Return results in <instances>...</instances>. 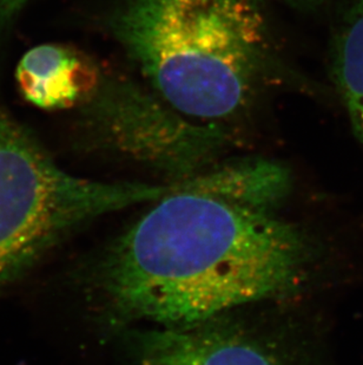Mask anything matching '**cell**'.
<instances>
[{"label": "cell", "mask_w": 363, "mask_h": 365, "mask_svg": "<svg viewBox=\"0 0 363 365\" xmlns=\"http://www.w3.org/2000/svg\"><path fill=\"white\" fill-rule=\"evenodd\" d=\"M288 168L246 159L177 180L83 272L110 327H183L278 299L305 279L312 247L275 207Z\"/></svg>", "instance_id": "1"}, {"label": "cell", "mask_w": 363, "mask_h": 365, "mask_svg": "<svg viewBox=\"0 0 363 365\" xmlns=\"http://www.w3.org/2000/svg\"><path fill=\"white\" fill-rule=\"evenodd\" d=\"M111 26L158 96L202 123L246 110L269 59L258 0H125Z\"/></svg>", "instance_id": "2"}, {"label": "cell", "mask_w": 363, "mask_h": 365, "mask_svg": "<svg viewBox=\"0 0 363 365\" xmlns=\"http://www.w3.org/2000/svg\"><path fill=\"white\" fill-rule=\"evenodd\" d=\"M168 190L167 185L73 175L0 108V289L31 271L79 226L154 202Z\"/></svg>", "instance_id": "3"}, {"label": "cell", "mask_w": 363, "mask_h": 365, "mask_svg": "<svg viewBox=\"0 0 363 365\" xmlns=\"http://www.w3.org/2000/svg\"><path fill=\"white\" fill-rule=\"evenodd\" d=\"M86 104L100 145L177 180L217 165L233 145L224 124L190 121L129 81H102Z\"/></svg>", "instance_id": "4"}, {"label": "cell", "mask_w": 363, "mask_h": 365, "mask_svg": "<svg viewBox=\"0 0 363 365\" xmlns=\"http://www.w3.org/2000/svg\"><path fill=\"white\" fill-rule=\"evenodd\" d=\"M137 365H298L274 345L219 318L154 327L138 341Z\"/></svg>", "instance_id": "5"}, {"label": "cell", "mask_w": 363, "mask_h": 365, "mask_svg": "<svg viewBox=\"0 0 363 365\" xmlns=\"http://www.w3.org/2000/svg\"><path fill=\"white\" fill-rule=\"evenodd\" d=\"M16 81L28 103L43 110H64L88 103L102 77L96 64L75 48L41 44L21 57Z\"/></svg>", "instance_id": "6"}, {"label": "cell", "mask_w": 363, "mask_h": 365, "mask_svg": "<svg viewBox=\"0 0 363 365\" xmlns=\"http://www.w3.org/2000/svg\"><path fill=\"white\" fill-rule=\"evenodd\" d=\"M329 70L363 149V0H340L329 44Z\"/></svg>", "instance_id": "7"}, {"label": "cell", "mask_w": 363, "mask_h": 365, "mask_svg": "<svg viewBox=\"0 0 363 365\" xmlns=\"http://www.w3.org/2000/svg\"><path fill=\"white\" fill-rule=\"evenodd\" d=\"M31 0H0V21H10Z\"/></svg>", "instance_id": "8"}, {"label": "cell", "mask_w": 363, "mask_h": 365, "mask_svg": "<svg viewBox=\"0 0 363 365\" xmlns=\"http://www.w3.org/2000/svg\"><path fill=\"white\" fill-rule=\"evenodd\" d=\"M283 3L289 4L291 6L302 9V10H316L322 6L327 0H281Z\"/></svg>", "instance_id": "9"}]
</instances>
